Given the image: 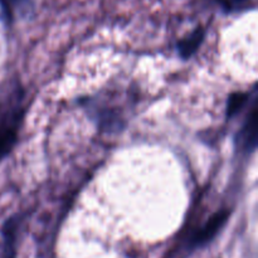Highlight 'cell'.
<instances>
[{"label": "cell", "instance_id": "obj_2", "mask_svg": "<svg viewBox=\"0 0 258 258\" xmlns=\"http://www.w3.org/2000/svg\"><path fill=\"white\" fill-rule=\"evenodd\" d=\"M257 100L254 97L253 103H252L251 112H249L246 122L242 126L241 131L237 135V145H238V149L246 151V153H251L257 146Z\"/></svg>", "mask_w": 258, "mask_h": 258}, {"label": "cell", "instance_id": "obj_5", "mask_svg": "<svg viewBox=\"0 0 258 258\" xmlns=\"http://www.w3.org/2000/svg\"><path fill=\"white\" fill-rule=\"evenodd\" d=\"M204 30L198 28L197 30H194L191 34H189L185 39L180 40L178 43V50H179V54L181 55L183 58H188L196 52L197 49L199 48V45L202 44L204 39Z\"/></svg>", "mask_w": 258, "mask_h": 258}, {"label": "cell", "instance_id": "obj_6", "mask_svg": "<svg viewBox=\"0 0 258 258\" xmlns=\"http://www.w3.org/2000/svg\"><path fill=\"white\" fill-rule=\"evenodd\" d=\"M248 97L249 96L247 93H234V95H232L231 98H229L228 106H227V116L232 117L238 111H241V108L246 105Z\"/></svg>", "mask_w": 258, "mask_h": 258}, {"label": "cell", "instance_id": "obj_4", "mask_svg": "<svg viewBox=\"0 0 258 258\" xmlns=\"http://www.w3.org/2000/svg\"><path fill=\"white\" fill-rule=\"evenodd\" d=\"M30 7V0H0V15L5 24H10L18 14L28 12Z\"/></svg>", "mask_w": 258, "mask_h": 258}, {"label": "cell", "instance_id": "obj_7", "mask_svg": "<svg viewBox=\"0 0 258 258\" xmlns=\"http://www.w3.org/2000/svg\"><path fill=\"white\" fill-rule=\"evenodd\" d=\"M218 3L227 12H239L253 7L256 0H218Z\"/></svg>", "mask_w": 258, "mask_h": 258}, {"label": "cell", "instance_id": "obj_1", "mask_svg": "<svg viewBox=\"0 0 258 258\" xmlns=\"http://www.w3.org/2000/svg\"><path fill=\"white\" fill-rule=\"evenodd\" d=\"M24 92L15 88L0 101V159L4 158L17 141L24 116Z\"/></svg>", "mask_w": 258, "mask_h": 258}, {"label": "cell", "instance_id": "obj_3", "mask_svg": "<svg viewBox=\"0 0 258 258\" xmlns=\"http://www.w3.org/2000/svg\"><path fill=\"white\" fill-rule=\"evenodd\" d=\"M229 213L227 211L219 212V213L214 214L211 219L208 221V223L201 229V231L197 233V236L194 237V243L196 244H203L206 242L211 241L214 236H216L217 232L223 227V224L226 223L227 218H228Z\"/></svg>", "mask_w": 258, "mask_h": 258}, {"label": "cell", "instance_id": "obj_8", "mask_svg": "<svg viewBox=\"0 0 258 258\" xmlns=\"http://www.w3.org/2000/svg\"><path fill=\"white\" fill-rule=\"evenodd\" d=\"M5 238H7V258H14V251H13V243H14V226L13 222H9L5 227Z\"/></svg>", "mask_w": 258, "mask_h": 258}]
</instances>
